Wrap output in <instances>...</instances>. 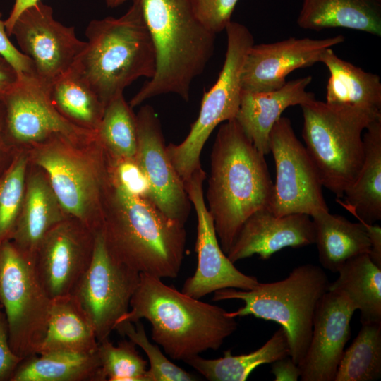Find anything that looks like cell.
<instances>
[{"label":"cell","instance_id":"cell-40","mask_svg":"<svg viewBox=\"0 0 381 381\" xmlns=\"http://www.w3.org/2000/svg\"><path fill=\"white\" fill-rule=\"evenodd\" d=\"M8 141L5 133V109L0 99V176L11 164L17 152Z\"/></svg>","mask_w":381,"mask_h":381},{"label":"cell","instance_id":"cell-16","mask_svg":"<svg viewBox=\"0 0 381 381\" xmlns=\"http://www.w3.org/2000/svg\"><path fill=\"white\" fill-rule=\"evenodd\" d=\"M96 234L79 220L68 217L44 235L33 262L52 299L73 293L91 263Z\"/></svg>","mask_w":381,"mask_h":381},{"label":"cell","instance_id":"cell-3","mask_svg":"<svg viewBox=\"0 0 381 381\" xmlns=\"http://www.w3.org/2000/svg\"><path fill=\"white\" fill-rule=\"evenodd\" d=\"M141 319L150 323L152 339L170 358L183 362L207 350H217L238 327L235 318L224 308L190 297L145 273H140L129 310L116 325Z\"/></svg>","mask_w":381,"mask_h":381},{"label":"cell","instance_id":"cell-24","mask_svg":"<svg viewBox=\"0 0 381 381\" xmlns=\"http://www.w3.org/2000/svg\"><path fill=\"white\" fill-rule=\"evenodd\" d=\"M363 135L364 159L358 176L337 202L358 222L373 224L381 219V117Z\"/></svg>","mask_w":381,"mask_h":381},{"label":"cell","instance_id":"cell-19","mask_svg":"<svg viewBox=\"0 0 381 381\" xmlns=\"http://www.w3.org/2000/svg\"><path fill=\"white\" fill-rule=\"evenodd\" d=\"M356 310L344 294L335 291L324 294L314 313L309 346L298 365L301 380H334Z\"/></svg>","mask_w":381,"mask_h":381},{"label":"cell","instance_id":"cell-22","mask_svg":"<svg viewBox=\"0 0 381 381\" xmlns=\"http://www.w3.org/2000/svg\"><path fill=\"white\" fill-rule=\"evenodd\" d=\"M68 217L44 171L29 161L21 210L10 241L33 258L44 235Z\"/></svg>","mask_w":381,"mask_h":381},{"label":"cell","instance_id":"cell-5","mask_svg":"<svg viewBox=\"0 0 381 381\" xmlns=\"http://www.w3.org/2000/svg\"><path fill=\"white\" fill-rule=\"evenodd\" d=\"M85 35V47L73 66L104 106L138 78L155 75V46L137 3L119 18L91 20Z\"/></svg>","mask_w":381,"mask_h":381},{"label":"cell","instance_id":"cell-31","mask_svg":"<svg viewBox=\"0 0 381 381\" xmlns=\"http://www.w3.org/2000/svg\"><path fill=\"white\" fill-rule=\"evenodd\" d=\"M99 371L97 350L34 354L21 361L11 381H100Z\"/></svg>","mask_w":381,"mask_h":381},{"label":"cell","instance_id":"cell-39","mask_svg":"<svg viewBox=\"0 0 381 381\" xmlns=\"http://www.w3.org/2000/svg\"><path fill=\"white\" fill-rule=\"evenodd\" d=\"M1 16L0 11V55L11 64L18 74L35 75L34 65L31 59L19 51L9 40L4 20H1Z\"/></svg>","mask_w":381,"mask_h":381},{"label":"cell","instance_id":"cell-36","mask_svg":"<svg viewBox=\"0 0 381 381\" xmlns=\"http://www.w3.org/2000/svg\"><path fill=\"white\" fill-rule=\"evenodd\" d=\"M114 330L126 337L140 346L147 356L150 366L147 372V381H193L194 375L170 361L161 351L158 344H152L146 334L140 320L133 323L122 322L117 324Z\"/></svg>","mask_w":381,"mask_h":381},{"label":"cell","instance_id":"cell-13","mask_svg":"<svg viewBox=\"0 0 381 381\" xmlns=\"http://www.w3.org/2000/svg\"><path fill=\"white\" fill-rule=\"evenodd\" d=\"M139 282L140 272L114 259L97 231L90 267L72 294L92 320L98 343L109 339L128 313Z\"/></svg>","mask_w":381,"mask_h":381},{"label":"cell","instance_id":"cell-32","mask_svg":"<svg viewBox=\"0 0 381 381\" xmlns=\"http://www.w3.org/2000/svg\"><path fill=\"white\" fill-rule=\"evenodd\" d=\"M97 136L114 160H132L138 149L136 114L123 94L109 102L97 130Z\"/></svg>","mask_w":381,"mask_h":381},{"label":"cell","instance_id":"cell-9","mask_svg":"<svg viewBox=\"0 0 381 381\" xmlns=\"http://www.w3.org/2000/svg\"><path fill=\"white\" fill-rule=\"evenodd\" d=\"M225 31V59L214 85L203 95L200 112L186 138L179 144L167 145L168 156L183 181L200 167L202 148L221 123L234 119L240 105L241 75L253 36L243 24L231 21Z\"/></svg>","mask_w":381,"mask_h":381},{"label":"cell","instance_id":"cell-11","mask_svg":"<svg viewBox=\"0 0 381 381\" xmlns=\"http://www.w3.org/2000/svg\"><path fill=\"white\" fill-rule=\"evenodd\" d=\"M270 152L275 165L267 209L276 216L329 210L318 170L296 137L289 118L281 116L270 135Z\"/></svg>","mask_w":381,"mask_h":381},{"label":"cell","instance_id":"cell-20","mask_svg":"<svg viewBox=\"0 0 381 381\" xmlns=\"http://www.w3.org/2000/svg\"><path fill=\"white\" fill-rule=\"evenodd\" d=\"M310 217L306 214L276 216L267 208L253 213L243 224L226 255L233 262L258 255L269 259L279 250L315 243Z\"/></svg>","mask_w":381,"mask_h":381},{"label":"cell","instance_id":"cell-8","mask_svg":"<svg viewBox=\"0 0 381 381\" xmlns=\"http://www.w3.org/2000/svg\"><path fill=\"white\" fill-rule=\"evenodd\" d=\"M306 148L322 186L342 198L364 159L363 132L381 111L334 105L315 99L301 105Z\"/></svg>","mask_w":381,"mask_h":381},{"label":"cell","instance_id":"cell-38","mask_svg":"<svg viewBox=\"0 0 381 381\" xmlns=\"http://www.w3.org/2000/svg\"><path fill=\"white\" fill-rule=\"evenodd\" d=\"M23 358L12 349L8 337L7 321L3 310L0 309V381H11Z\"/></svg>","mask_w":381,"mask_h":381},{"label":"cell","instance_id":"cell-35","mask_svg":"<svg viewBox=\"0 0 381 381\" xmlns=\"http://www.w3.org/2000/svg\"><path fill=\"white\" fill-rule=\"evenodd\" d=\"M131 340H121L117 346L109 339L99 343L100 381H147L148 362L143 358Z\"/></svg>","mask_w":381,"mask_h":381},{"label":"cell","instance_id":"cell-26","mask_svg":"<svg viewBox=\"0 0 381 381\" xmlns=\"http://www.w3.org/2000/svg\"><path fill=\"white\" fill-rule=\"evenodd\" d=\"M315 233V243L322 267L337 273L349 259L370 253V243L366 228L361 222H352L329 210L310 216Z\"/></svg>","mask_w":381,"mask_h":381},{"label":"cell","instance_id":"cell-2","mask_svg":"<svg viewBox=\"0 0 381 381\" xmlns=\"http://www.w3.org/2000/svg\"><path fill=\"white\" fill-rule=\"evenodd\" d=\"M265 156L235 119L220 126L211 152L205 204L226 254L244 222L268 207L273 182Z\"/></svg>","mask_w":381,"mask_h":381},{"label":"cell","instance_id":"cell-18","mask_svg":"<svg viewBox=\"0 0 381 381\" xmlns=\"http://www.w3.org/2000/svg\"><path fill=\"white\" fill-rule=\"evenodd\" d=\"M344 40L341 35L320 40L291 37L272 43L253 44L243 65L241 89L248 92L279 89L286 83V77L291 72L320 62L327 49Z\"/></svg>","mask_w":381,"mask_h":381},{"label":"cell","instance_id":"cell-33","mask_svg":"<svg viewBox=\"0 0 381 381\" xmlns=\"http://www.w3.org/2000/svg\"><path fill=\"white\" fill-rule=\"evenodd\" d=\"M344 350L334 381H375L381 377V323H364Z\"/></svg>","mask_w":381,"mask_h":381},{"label":"cell","instance_id":"cell-12","mask_svg":"<svg viewBox=\"0 0 381 381\" xmlns=\"http://www.w3.org/2000/svg\"><path fill=\"white\" fill-rule=\"evenodd\" d=\"M0 99L5 109L6 136L16 150L28 149L56 135L80 142L97 137V132L65 119L52 104L47 84L34 75L18 74Z\"/></svg>","mask_w":381,"mask_h":381},{"label":"cell","instance_id":"cell-27","mask_svg":"<svg viewBox=\"0 0 381 381\" xmlns=\"http://www.w3.org/2000/svg\"><path fill=\"white\" fill-rule=\"evenodd\" d=\"M332 48L327 49L320 60L329 72L326 102L381 111L380 76L343 60Z\"/></svg>","mask_w":381,"mask_h":381},{"label":"cell","instance_id":"cell-42","mask_svg":"<svg viewBox=\"0 0 381 381\" xmlns=\"http://www.w3.org/2000/svg\"><path fill=\"white\" fill-rule=\"evenodd\" d=\"M40 0H15L8 17L4 20L6 30L10 37V32L14 22L23 11ZM128 0H105L109 8H116Z\"/></svg>","mask_w":381,"mask_h":381},{"label":"cell","instance_id":"cell-23","mask_svg":"<svg viewBox=\"0 0 381 381\" xmlns=\"http://www.w3.org/2000/svg\"><path fill=\"white\" fill-rule=\"evenodd\" d=\"M98 345L92 320L75 296L53 298L47 332L37 354L92 353Z\"/></svg>","mask_w":381,"mask_h":381},{"label":"cell","instance_id":"cell-41","mask_svg":"<svg viewBox=\"0 0 381 381\" xmlns=\"http://www.w3.org/2000/svg\"><path fill=\"white\" fill-rule=\"evenodd\" d=\"M271 373L275 381H296L301 377V370L290 356L272 363Z\"/></svg>","mask_w":381,"mask_h":381},{"label":"cell","instance_id":"cell-28","mask_svg":"<svg viewBox=\"0 0 381 381\" xmlns=\"http://www.w3.org/2000/svg\"><path fill=\"white\" fill-rule=\"evenodd\" d=\"M327 291L344 294L360 311L361 323H381V268L368 253L347 260Z\"/></svg>","mask_w":381,"mask_h":381},{"label":"cell","instance_id":"cell-15","mask_svg":"<svg viewBox=\"0 0 381 381\" xmlns=\"http://www.w3.org/2000/svg\"><path fill=\"white\" fill-rule=\"evenodd\" d=\"M205 179L206 173L201 167L183 182L197 216L198 264L194 274L184 282L181 292L197 299L223 289L250 290L259 284L255 277L238 270L222 249L205 204Z\"/></svg>","mask_w":381,"mask_h":381},{"label":"cell","instance_id":"cell-37","mask_svg":"<svg viewBox=\"0 0 381 381\" xmlns=\"http://www.w3.org/2000/svg\"><path fill=\"white\" fill-rule=\"evenodd\" d=\"M192 10L202 25L217 35L231 21L238 0H189Z\"/></svg>","mask_w":381,"mask_h":381},{"label":"cell","instance_id":"cell-1","mask_svg":"<svg viewBox=\"0 0 381 381\" xmlns=\"http://www.w3.org/2000/svg\"><path fill=\"white\" fill-rule=\"evenodd\" d=\"M102 232L116 260L140 273L176 278L184 256L185 224L164 214L146 195L131 190L110 161L102 202Z\"/></svg>","mask_w":381,"mask_h":381},{"label":"cell","instance_id":"cell-10","mask_svg":"<svg viewBox=\"0 0 381 381\" xmlns=\"http://www.w3.org/2000/svg\"><path fill=\"white\" fill-rule=\"evenodd\" d=\"M52 298L36 273L33 258L11 241L0 245V306L10 345L23 359L37 351L45 337Z\"/></svg>","mask_w":381,"mask_h":381},{"label":"cell","instance_id":"cell-29","mask_svg":"<svg viewBox=\"0 0 381 381\" xmlns=\"http://www.w3.org/2000/svg\"><path fill=\"white\" fill-rule=\"evenodd\" d=\"M290 356L288 339L281 327L261 347L247 354L233 355L231 350L216 359L195 356L184 362L210 381H245L258 366Z\"/></svg>","mask_w":381,"mask_h":381},{"label":"cell","instance_id":"cell-7","mask_svg":"<svg viewBox=\"0 0 381 381\" xmlns=\"http://www.w3.org/2000/svg\"><path fill=\"white\" fill-rule=\"evenodd\" d=\"M329 283L321 267L308 263L294 267L282 280L259 282L250 290H217L212 298L243 301L242 307L229 312L232 318L253 315L279 324L287 336L290 356L298 365L310 341L315 308Z\"/></svg>","mask_w":381,"mask_h":381},{"label":"cell","instance_id":"cell-34","mask_svg":"<svg viewBox=\"0 0 381 381\" xmlns=\"http://www.w3.org/2000/svg\"><path fill=\"white\" fill-rule=\"evenodd\" d=\"M29 156L19 150L11 164L0 176V245L10 241L23 201Z\"/></svg>","mask_w":381,"mask_h":381},{"label":"cell","instance_id":"cell-45","mask_svg":"<svg viewBox=\"0 0 381 381\" xmlns=\"http://www.w3.org/2000/svg\"><path fill=\"white\" fill-rule=\"evenodd\" d=\"M1 306H0V309H1Z\"/></svg>","mask_w":381,"mask_h":381},{"label":"cell","instance_id":"cell-30","mask_svg":"<svg viewBox=\"0 0 381 381\" xmlns=\"http://www.w3.org/2000/svg\"><path fill=\"white\" fill-rule=\"evenodd\" d=\"M47 91L52 104L65 119L97 132L105 106L74 66L47 84Z\"/></svg>","mask_w":381,"mask_h":381},{"label":"cell","instance_id":"cell-44","mask_svg":"<svg viewBox=\"0 0 381 381\" xmlns=\"http://www.w3.org/2000/svg\"><path fill=\"white\" fill-rule=\"evenodd\" d=\"M18 73L11 64L0 55V97L18 79Z\"/></svg>","mask_w":381,"mask_h":381},{"label":"cell","instance_id":"cell-21","mask_svg":"<svg viewBox=\"0 0 381 381\" xmlns=\"http://www.w3.org/2000/svg\"><path fill=\"white\" fill-rule=\"evenodd\" d=\"M311 81L312 77L308 75L270 92L241 91L235 120L261 153H270V132L284 111L315 99L313 92L306 90Z\"/></svg>","mask_w":381,"mask_h":381},{"label":"cell","instance_id":"cell-25","mask_svg":"<svg viewBox=\"0 0 381 381\" xmlns=\"http://www.w3.org/2000/svg\"><path fill=\"white\" fill-rule=\"evenodd\" d=\"M297 24L315 31L344 28L381 37V0H303Z\"/></svg>","mask_w":381,"mask_h":381},{"label":"cell","instance_id":"cell-14","mask_svg":"<svg viewBox=\"0 0 381 381\" xmlns=\"http://www.w3.org/2000/svg\"><path fill=\"white\" fill-rule=\"evenodd\" d=\"M21 52L33 63L35 76L46 84L71 69L85 47L74 27L56 20L42 0L21 12L11 28Z\"/></svg>","mask_w":381,"mask_h":381},{"label":"cell","instance_id":"cell-6","mask_svg":"<svg viewBox=\"0 0 381 381\" xmlns=\"http://www.w3.org/2000/svg\"><path fill=\"white\" fill-rule=\"evenodd\" d=\"M25 150L30 162L46 174L66 214L99 231L110 159L97 136L80 142L56 135Z\"/></svg>","mask_w":381,"mask_h":381},{"label":"cell","instance_id":"cell-43","mask_svg":"<svg viewBox=\"0 0 381 381\" xmlns=\"http://www.w3.org/2000/svg\"><path fill=\"white\" fill-rule=\"evenodd\" d=\"M361 223L365 225L370 240V258L376 266L381 268V228L375 224Z\"/></svg>","mask_w":381,"mask_h":381},{"label":"cell","instance_id":"cell-17","mask_svg":"<svg viewBox=\"0 0 381 381\" xmlns=\"http://www.w3.org/2000/svg\"><path fill=\"white\" fill-rule=\"evenodd\" d=\"M136 119L134 160L147 181V197L167 217L185 224L192 203L168 156L159 118L153 107L146 104L140 108Z\"/></svg>","mask_w":381,"mask_h":381},{"label":"cell","instance_id":"cell-4","mask_svg":"<svg viewBox=\"0 0 381 381\" xmlns=\"http://www.w3.org/2000/svg\"><path fill=\"white\" fill-rule=\"evenodd\" d=\"M137 3L156 53L155 75L132 97V108L148 99L176 94L185 101L192 82L212 58L216 35L195 17L189 0H132Z\"/></svg>","mask_w":381,"mask_h":381}]
</instances>
